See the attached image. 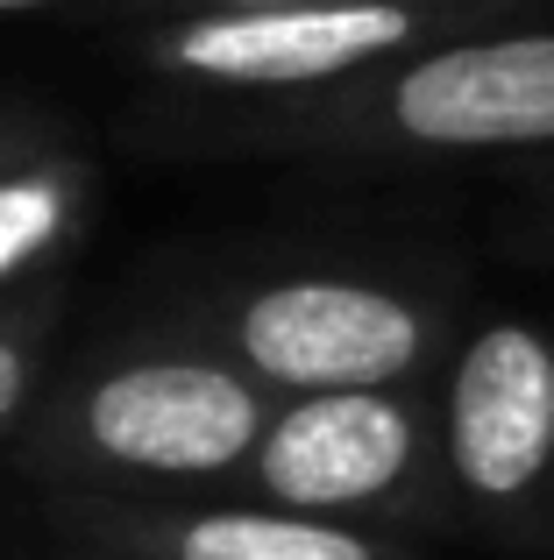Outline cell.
Returning <instances> with one entry per match:
<instances>
[{"label":"cell","mask_w":554,"mask_h":560,"mask_svg":"<svg viewBox=\"0 0 554 560\" xmlns=\"http://www.w3.org/2000/svg\"><path fill=\"white\" fill-rule=\"evenodd\" d=\"M57 8H114V0H0V22H28V14H57Z\"/></svg>","instance_id":"cell-13"},{"label":"cell","mask_w":554,"mask_h":560,"mask_svg":"<svg viewBox=\"0 0 554 560\" xmlns=\"http://www.w3.org/2000/svg\"><path fill=\"white\" fill-rule=\"evenodd\" d=\"M250 8H370V0H114L107 28L122 22H171V14H250Z\"/></svg>","instance_id":"cell-10"},{"label":"cell","mask_w":554,"mask_h":560,"mask_svg":"<svg viewBox=\"0 0 554 560\" xmlns=\"http://www.w3.org/2000/svg\"><path fill=\"white\" fill-rule=\"evenodd\" d=\"M256 497L299 518H399L455 525L441 454V390H313L270 411V433L250 462Z\"/></svg>","instance_id":"cell-5"},{"label":"cell","mask_w":554,"mask_h":560,"mask_svg":"<svg viewBox=\"0 0 554 560\" xmlns=\"http://www.w3.org/2000/svg\"><path fill=\"white\" fill-rule=\"evenodd\" d=\"M50 150H65V136H57L36 107L0 100V178H8V171H22V164H36V156H50Z\"/></svg>","instance_id":"cell-11"},{"label":"cell","mask_w":554,"mask_h":560,"mask_svg":"<svg viewBox=\"0 0 554 560\" xmlns=\"http://www.w3.org/2000/svg\"><path fill=\"white\" fill-rule=\"evenodd\" d=\"M264 433H270L264 383H250L235 362H199V355L114 362L107 376L85 383L79 411H71V440L85 462L157 482L250 468Z\"/></svg>","instance_id":"cell-6"},{"label":"cell","mask_w":554,"mask_h":560,"mask_svg":"<svg viewBox=\"0 0 554 560\" xmlns=\"http://www.w3.org/2000/svg\"><path fill=\"white\" fill-rule=\"evenodd\" d=\"M213 334L242 376L285 397L405 390L434 370V355H455L448 299L434 284L342 270V262H299L235 291Z\"/></svg>","instance_id":"cell-3"},{"label":"cell","mask_w":554,"mask_h":560,"mask_svg":"<svg viewBox=\"0 0 554 560\" xmlns=\"http://www.w3.org/2000/svg\"><path fill=\"white\" fill-rule=\"evenodd\" d=\"M171 150L305 156V164H554V8L470 28L370 79L256 107H157Z\"/></svg>","instance_id":"cell-1"},{"label":"cell","mask_w":554,"mask_h":560,"mask_svg":"<svg viewBox=\"0 0 554 560\" xmlns=\"http://www.w3.org/2000/svg\"><path fill=\"white\" fill-rule=\"evenodd\" d=\"M554 0H370V8H250L122 22V65L178 107H256L370 79L470 28L512 22Z\"/></svg>","instance_id":"cell-2"},{"label":"cell","mask_w":554,"mask_h":560,"mask_svg":"<svg viewBox=\"0 0 554 560\" xmlns=\"http://www.w3.org/2000/svg\"><path fill=\"white\" fill-rule=\"evenodd\" d=\"M441 454L455 518L554 553V319L490 313L441 376Z\"/></svg>","instance_id":"cell-4"},{"label":"cell","mask_w":554,"mask_h":560,"mask_svg":"<svg viewBox=\"0 0 554 560\" xmlns=\"http://www.w3.org/2000/svg\"><path fill=\"white\" fill-rule=\"evenodd\" d=\"M28 383H36V334L14 327V319H0V425L22 411Z\"/></svg>","instance_id":"cell-12"},{"label":"cell","mask_w":554,"mask_h":560,"mask_svg":"<svg viewBox=\"0 0 554 560\" xmlns=\"http://www.w3.org/2000/svg\"><path fill=\"white\" fill-rule=\"evenodd\" d=\"M136 560H413L370 525L299 518V511H193V518H157L128 539Z\"/></svg>","instance_id":"cell-7"},{"label":"cell","mask_w":554,"mask_h":560,"mask_svg":"<svg viewBox=\"0 0 554 560\" xmlns=\"http://www.w3.org/2000/svg\"><path fill=\"white\" fill-rule=\"evenodd\" d=\"M85 206H93V171L71 150H50L36 164L8 171L0 178V291L36 277L79 234Z\"/></svg>","instance_id":"cell-8"},{"label":"cell","mask_w":554,"mask_h":560,"mask_svg":"<svg viewBox=\"0 0 554 560\" xmlns=\"http://www.w3.org/2000/svg\"><path fill=\"white\" fill-rule=\"evenodd\" d=\"M505 242L527 262L554 270V164L527 171V185H519V199H512V220H505Z\"/></svg>","instance_id":"cell-9"}]
</instances>
